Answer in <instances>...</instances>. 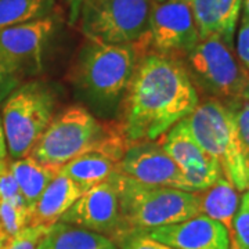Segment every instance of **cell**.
I'll use <instances>...</instances> for the list:
<instances>
[{
    "label": "cell",
    "instance_id": "5bb4252c",
    "mask_svg": "<svg viewBox=\"0 0 249 249\" xmlns=\"http://www.w3.org/2000/svg\"><path fill=\"white\" fill-rule=\"evenodd\" d=\"M147 235L175 249H231L230 232L220 222L196 214L175 224L148 230Z\"/></svg>",
    "mask_w": 249,
    "mask_h": 249
},
{
    "label": "cell",
    "instance_id": "8992f818",
    "mask_svg": "<svg viewBox=\"0 0 249 249\" xmlns=\"http://www.w3.org/2000/svg\"><path fill=\"white\" fill-rule=\"evenodd\" d=\"M152 4L154 0H86L78 18L80 31L94 43H145Z\"/></svg>",
    "mask_w": 249,
    "mask_h": 249
},
{
    "label": "cell",
    "instance_id": "3957f363",
    "mask_svg": "<svg viewBox=\"0 0 249 249\" xmlns=\"http://www.w3.org/2000/svg\"><path fill=\"white\" fill-rule=\"evenodd\" d=\"M122 142H127L118 124H103L89 109L71 106L53 116L31 155L42 163L62 168L86 152Z\"/></svg>",
    "mask_w": 249,
    "mask_h": 249
},
{
    "label": "cell",
    "instance_id": "484cf974",
    "mask_svg": "<svg viewBox=\"0 0 249 249\" xmlns=\"http://www.w3.org/2000/svg\"><path fill=\"white\" fill-rule=\"evenodd\" d=\"M112 241L119 249H175L148 237L145 231H124Z\"/></svg>",
    "mask_w": 249,
    "mask_h": 249
},
{
    "label": "cell",
    "instance_id": "d6a6232c",
    "mask_svg": "<svg viewBox=\"0 0 249 249\" xmlns=\"http://www.w3.org/2000/svg\"><path fill=\"white\" fill-rule=\"evenodd\" d=\"M7 165H9V160H0V175L6 170Z\"/></svg>",
    "mask_w": 249,
    "mask_h": 249
},
{
    "label": "cell",
    "instance_id": "8fae6325",
    "mask_svg": "<svg viewBox=\"0 0 249 249\" xmlns=\"http://www.w3.org/2000/svg\"><path fill=\"white\" fill-rule=\"evenodd\" d=\"M158 142L181 170L190 193H202L224 176L219 162L196 142L184 119L160 136Z\"/></svg>",
    "mask_w": 249,
    "mask_h": 249
},
{
    "label": "cell",
    "instance_id": "d590c367",
    "mask_svg": "<svg viewBox=\"0 0 249 249\" xmlns=\"http://www.w3.org/2000/svg\"><path fill=\"white\" fill-rule=\"evenodd\" d=\"M0 238H1V235H0Z\"/></svg>",
    "mask_w": 249,
    "mask_h": 249
},
{
    "label": "cell",
    "instance_id": "836d02e7",
    "mask_svg": "<svg viewBox=\"0 0 249 249\" xmlns=\"http://www.w3.org/2000/svg\"><path fill=\"white\" fill-rule=\"evenodd\" d=\"M242 100H248L249 101V83H248V86H247V89H245V93H244V97H242Z\"/></svg>",
    "mask_w": 249,
    "mask_h": 249
},
{
    "label": "cell",
    "instance_id": "e0dca14e",
    "mask_svg": "<svg viewBox=\"0 0 249 249\" xmlns=\"http://www.w3.org/2000/svg\"><path fill=\"white\" fill-rule=\"evenodd\" d=\"M199 37L219 35L232 45L242 0H190Z\"/></svg>",
    "mask_w": 249,
    "mask_h": 249
},
{
    "label": "cell",
    "instance_id": "e575fe53",
    "mask_svg": "<svg viewBox=\"0 0 249 249\" xmlns=\"http://www.w3.org/2000/svg\"><path fill=\"white\" fill-rule=\"evenodd\" d=\"M155 3H162V1H166V0H154Z\"/></svg>",
    "mask_w": 249,
    "mask_h": 249
},
{
    "label": "cell",
    "instance_id": "d6986e66",
    "mask_svg": "<svg viewBox=\"0 0 249 249\" xmlns=\"http://www.w3.org/2000/svg\"><path fill=\"white\" fill-rule=\"evenodd\" d=\"M199 196V214H205L216 222H220L231 231L232 219L240 206V191L232 186L227 178H219L214 184L198 193Z\"/></svg>",
    "mask_w": 249,
    "mask_h": 249
},
{
    "label": "cell",
    "instance_id": "2e32d148",
    "mask_svg": "<svg viewBox=\"0 0 249 249\" xmlns=\"http://www.w3.org/2000/svg\"><path fill=\"white\" fill-rule=\"evenodd\" d=\"M85 190L71 178L60 173L46 187L45 191L31 206L29 226H53L75 204Z\"/></svg>",
    "mask_w": 249,
    "mask_h": 249
},
{
    "label": "cell",
    "instance_id": "4dcf8cb0",
    "mask_svg": "<svg viewBox=\"0 0 249 249\" xmlns=\"http://www.w3.org/2000/svg\"><path fill=\"white\" fill-rule=\"evenodd\" d=\"M7 142H6V136L3 130V124H1V115H0V160H7Z\"/></svg>",
    "mask_w": 249,
    "mask_h": 249
},
{
    "label": "cell",
    "instance_id": "603a6c76",
    "mask_svg": "<svg viewBox=\"0 0 249 249\" xmlns=\"http://www.w3.org/2000/svg\"><path fill=\"white\" fill-rule=\"evenodd\" d=\"M226 104L231 111L241 160H242V165H244L249 186V101L248 100H234V101H227Z\"/></svg>",
    "mask_w": 249,
    "mask_h": 249
},
{
    "label": "cell",
    "instance_id": "9a60e30c",
    "mask_svg": "<svg viewBox=\"0 0 249 249\" xmlns=\"http://www.w3.org/2000/svg\"><path fill=\"white\" fill-rule=\"evenodd\" d=\"M127 145V142H122L86 152L65 163L61 168V172L86 191L106 181L119 170L118 165Z\"/></svg>",
    "mask_w": 249,
    "mask_h": 249
},
{
    "label": "cell",
    "instance_id": "4316f807",
    "mask_svg": "<svg viewBox=\"0 0 249 249\" xmlns=\"http://www.w3.org/2000/svg\"><path fill=\"white\" fill-rule=\"evenodd\" d=\"M0 196L6 199H10V201H14V202H18V204H25V199L21 194L19 188H18L17 181L14 180L13 175L10 173L9 165L6 170L0 175Z\"/></svg>",
    "mask_w": 249,
    "mask_h": 249
},
{
    "label": "cell",
    "instance_id": "9c48e42d",
    "mask_svg": "<svg viewBox=\"0 0 249 249\" xmlns=\"http://www.w3.org/2000/svg\"><path fill=\"white\" fill-rule=\"evenodd\" d=\"M121 172L86 190L60 222L114 240L121 232Z\"/></svg>",
    "mask_w": 249,
    "mask_h": 249
},
{
    "label": "cell",
    "instance_id": "ba28073f",
    "mask_svg": "<svg viewBox=\"0 0 249 249\" xmlns=\"http://www.w3.org/2000/svg\"><path fill=\"white\" fill-rule=\"evenodd\" d=\"M196 142L219 162L224 178L240 193L249 188L241 160L235 126L229 106L216 98H208L184 118Z\"/></svg>",
    "mask_w": 249,
    "mask_h": 249
},
{
    "label": "cell",
    "instance_id": "7c38bea8",
    "mask_svg": "<svg viewBox=\"0 0 249 249\" xmlns=\"http://www.w3.org/2000/svg\"><path fill=\"white\" fill-rule=\"evenodd\" d=\"M190 0H166L152 4L148 45L163 54H187L199 42Z\"/></svg>",
    "mask_w": 249,
    "mask_h": 249
},
{
    "label": "cell",
    "instance_id": "5b68a950",
    "mask_svg": "<svg viewBox=\"0 0 249 249\" xmlns=\"http://www.w3.org/2000/svg\"><path fill=\"white\" fill-rule=\"evenodd\" d=\"M55 111V97L42 82H28L3 101L1 124L11 160L31 155Z\"/></svg>",
    "mask_w": 249,
    "mask_h": 249
},
{
    "label": "cell",
    "instance_id": "30bf717a",
    "mask_svg": "<svg viewBox=\"0 0 249 249\" xmlns=\"http://www.w3.org/2000/svg\"><path fill=\"white\" fill-rule=\"evenodd\" d=\"M54 31L50 17L0 29V58L16 78L36 75L43 68V53Z\"/></svg>",
    "mask_w": 249,
    "mask_h": 249
},
{
    "label": "cell",
    "instance_id": "ac0fdd59",
    "mask_svg": "<svg viewBox=\"0 0 249 249\" xmlns=\"http://www.w3.org/2000/svg\"><path fill=\"white\" fill-rule=\"evenodd\" d=\"M9 170L17 181L18 188L31 209L46 187L60 173L61 168L42 163L32 155H28L9 162Z\"/></svg>",
    "mask_w": 249,
    "mask_h": 249
},
{
    "label": "cell",
    "instance_id": "f546056e",
    "mask_svg": "<svg viewBox=\"0 0 249 249\" xmlns=\"http://www.w3.org/2000/svg\"><path fill=\"white\" fill-rule=\"evenodd\" d=\"M86 0H65L67 3V7H68V16H70V22L75 24L79 18L80 9H82V4L85 3Z\"/></svg>",
    "mask_w": 249,
    "mask_h": 249
},
{
    "label": "cell",
    "instance_id": "7402d4cb",
    "mask_svg": "<svg viewBox=\"0 0 249 249\" xmlns=\"http://www.w3.org/2000/svg\"><path fill=\"white\" fill-rule=\"evenodd\" d=\"M31 209L25 204H18L0 196V235L13 237L29 226Z\"/></svg>",
    "mask_w": 249,
    "mask_h": 249
},
{
    "label": "cell",
    "instance_id": "1f68e13d",
    "mask_svg": "<svg viewBox=\"0 0 249 249\" xmlns=\"http://www.w3.org/2000/svg\"><path fill=\"white\" fill-rule=\"evenodd\" d=\"M242 18L241 22H249V0H242Z\"/></svg>",
    "mask_w": 249,
    "mask_h": 249
},
{
    "label": "cell",
    "instance_id": "ffe728a7",
    "mask_svg": "<svg viewBox=\"0 0 249 249\" xmlns=\"http://www.w3.org/2000/svg\"><path fill=\"white\" fill-rule=\"evenodd\" d=\"M36 249H119L106 235L57 222L39 241Z\"/></svg>",
    "mask_w": 249,
    "mask_h": 249
},
{
    "label": "cell",
    "instance_id": "52a82bcc",
    "mask_svg": "<svg viewBox=\"0 0 249 249\" xmlns=\"http://www.w3.org/2000/svg\"><path fill=\"white\" fill-rule=\"evenodd\" d=\"M184 57V65L196 88L224 103L242 100L249 83V72L232 52V45L223 37H201Z\"/></svg>",
    "mask_w": 249,
    "mask_h": 249
},
{
    "label": "cell",
    "instance_id": "cb8c5ba5",
    "mask_svg": "<svg viewBox=\"0 0 249 249\" xmlns=\"http://www.w3.org/2000/svg\"><path fill=\"white\" fill-rule=\"evenodd\" d=\"M231 249H249V188L242 193L240 206L232 219Z\"/></svg>",
    "mask_w": 249,
    "mask_h": 249
},
{
    "label": "cell",
    "instance_id": "7a4b0ae2",
    "mask_svg": "<svg viewBox=\"0 0 249 249\" xmlns=\"http://www.w3.org/2000/svg\"><path fill=\"white\" fill-rule=\"evenodd\" d=\"M145 43L106 45L88 40L71 78L78 97L93 112L108 118L119 111L137 60L145 52Z\"/></svg>",
    "mask_w": 249,
    "mask_h": 249
},
{
    "label": "cell",
    "instance_id": "f1b7e54d",
    "mask_svg": "<svg viewBox=\"0 0 249 249\" xmlns=\"http://www.w3.org/2000/svg\"><path fill=\"white\" fill-rule=\"evenodd\" d=\"M19 82L21 80L16 78L6 68V65L3 64L1 58H0V104L7 98V96L13 90L19 86Z\"/></svg>",
    "mask_w": 249,
    "mask_h": 249
},
{
    "label": "cell",
    "instance_id": "d4e9b609",
    "mask_svg": "<svg viewBox=\"0 0 249 249\" xmlns=\"http://www.w3.org/2000/svg\"><path fill=\"white\" fill-rule=\"evenodd\" d=\"M50 227V226H49ZM47 226H28L13 237H1L0 249H36L39 241L43 238Z\"/></svg>",
    "mask_w": 249,
    "mask_h": 249
},
{
    "label": "cell",
    "instance_id": "44dd1931",
    "mask_svg": "<svg viewBox=\"0 0 249 249\" xmlns=\"http://www.w3.org/2000/svg\"><path fill=\"white\" fill-rule=\"evenodd\" d=\"M55 0H0V29L49 17Z\"/></svg>",
    "mask_w": 249,
    "mask_h": 249
},
{
    "label": "cell",
    "instance_id": "83f0119b",
    "mask_svg": "<svg viewBox=\"0 0 249 249\" xmlns=\"http://www.w3.org/2000/svg\"><path fill=\"white\" fill-rule=\"evenodd\" d=\"M237 57L249 72V22H241L237 35Z\"/></svg>",
    "mask_w": 249,
    "mask_h": 249
},
{
    "label": "cell",
    "instance_id": "277c9868",
    "mask_svg": "<svg viewBox=\"0 0 249 249\" xmlns=\"http://www.w3.org/2000/svg\"><path fill=\"white\" fill-rule=\"evenodd\" d=\"M119 205V234L132 230L148 231L199 214L198 193H188L170 187L147 186L126 178L122 173Z\"/></svg>",
    "mask_w": 249,
    "mask_h": 249
},
{
    "label": "cell",
    "instance_id": "6da1fadb",
    "mask_svg": "<svg viewBox=\"0 0 249 249\" xmlns=\"http://www.w3.org/2000/svg\"><path fill=\"white\" fill-rule=\"evenodd\" d=\"M199 104L184 62L173 54H140L119 106L118 127L129 142H155Z\"/></svg>",
    "mask_w": 249,
    "mask_h": 249
},
{
    "label": "cell",
    "instance_id": "4fadbf2b",
    "mask_svg": "<svg viewBox=\"0 0 249 249\" xmlns=\"http://www.w3.org/2000/svg\"><path fill=\"white\" fill-rule=\"evenodd\" d=\"M118 169L126 178L147 186L170 187L188 191L181 170L157 140L130 142L126 147Z\"/></svg>",
    "mask_w": 249,
    "mask_h": 249
}]
</instances>
